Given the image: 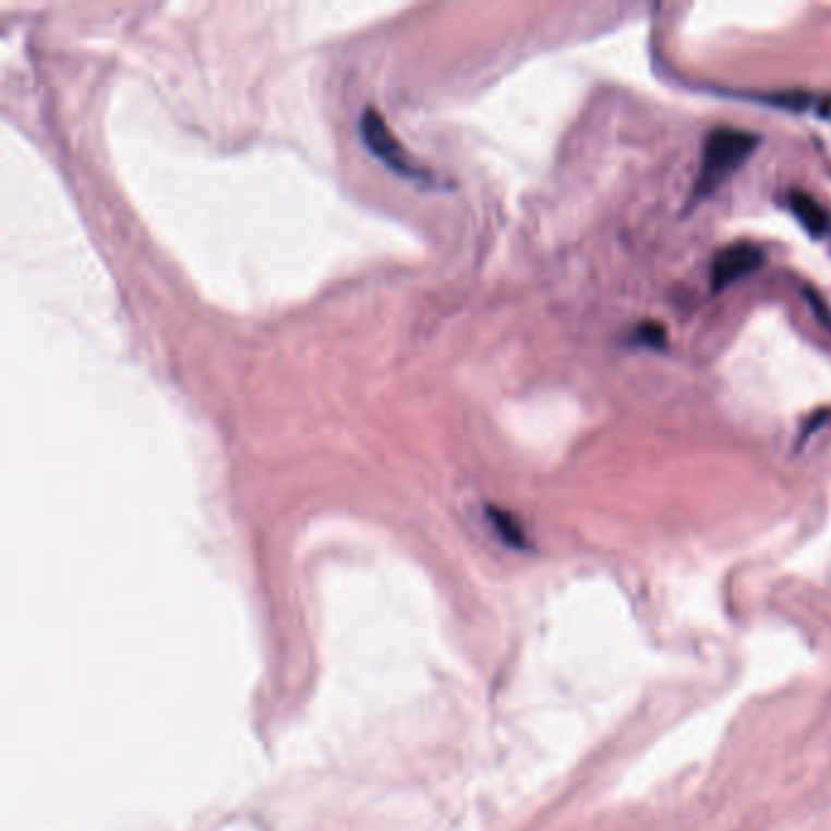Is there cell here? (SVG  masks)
Returning a JSON list of instances; mask_svg holds the SVG:
<instances>
[{"label": "cell", "mask_w": 831, "mask_h": 831, "mask_svg": "<svg viewBox=\"0 0 831 831\" xmlns=\"http://www.w3.org/2000/svg\"><path fill=\"white\" fill-rule=\"evenodd\" d=\"M758 147V134L744 130H714L702 149V169L695 193L708 195L730 179Z\"/></svg>", "instance_id": "cell-1"}, {"label": "cell", "mask_w": 831, "mask_h": 831, "mask_svg": "<svg viewBox=\"0 0 831 831\" xmlns=\"http://www.w3.org/2000/svg\"><path fill=\"white\" fill-rule=\"evenodd\" d=\"M359 130H361L363 142H366V147L376 154L381 161H386L393 171L408 176V179H422V181L434 179L432 171H427L422 164L414 161L412 154L402 147L400 140L388 128V122L383 120L378 108L373 106L363 108Z\"/></svg>", "instance_id": "cell-2"}, {"label": "cell", "mask_w": 831, "mask_h": 831, "mask_svg": "<svg viewBox=\"0 0 831 831\" xmlns=\"http://www.w3.org/2000/svg\"><path fill=\"white\" fill-rule=\"evenodd\" d=\"M763 266V252L756 244H732L716 254L712 264V288L722 290Z\"/></svg>", "instance_id": "cell-3"}, {"label": "cell", "mask_w": 831, "mask_h": 831, "mask_svg": "<svg viewBox=\"0 0 831 831\" xmlns=\"http://www.w3.org/2000/svg\"><path fill=\"white\" fill-rule=\"evenodd\" d=\"M791 207L805 230L815 237H822L829 227V215L822 205H819L812 195L807 193H793Z\"/></svg>", "instance_id": "cell-4"}, {"label": "cell", "mask_w": 831, "mask_h": 831, "mask_svg": "<svg viewBox=\"0 0 831 831\" xmlns=\"http://www.w3.org/2000/svg\"><path fill=\"white\" fill-rule=\"evenodd\" d=\"M491 515H493V519H495L497 529H501V532H503V537L507 539V542H510V544H517V546L525 542V539H522V532H519V527H517V522H515V519H513L510 515H507V513H501V510H491Z\"/></svg>", "instance_id": "cell-5"}, {"label": "cell", "mask_w": 831, "mask_h": 831, "mask_svg": "<svg viewBox=\"0 0 831 831\" xmlns=\"http://www.w3.org/2000/svg\"><path fill=\"white\" fill-rule=\"evenodd\" d=\"M637 337H639V341H643V345L661 347L663 341H666V329H663L659 322H647V325H641L637 329Z\"/></svg>", "instance_id": "cell-6"}]
</instances>
